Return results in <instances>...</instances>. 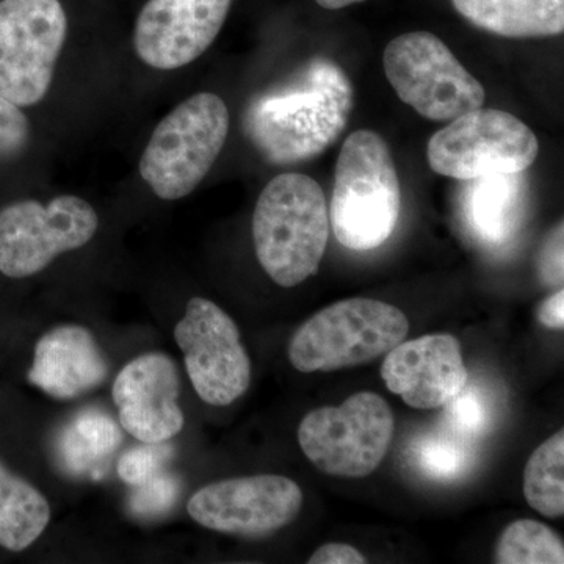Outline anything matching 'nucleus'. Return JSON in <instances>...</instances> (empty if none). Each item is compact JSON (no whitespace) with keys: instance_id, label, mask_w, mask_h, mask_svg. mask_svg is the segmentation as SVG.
<instances>
[{"instance_id":"f257e3e1","label":"nucleus","mask_w":564,"mask_h":564,"mask_svg":"<svg viewBox=\"0 0 564 564\" xmlns=\"http://www.w3.org/2000/svg\"><path fill=\"white\" fill-rule=\"evenodd\" d=\"M352 104L347 74L332 58L317 55L288 84L251 102L245 133L276 165L310 161L343 135Z\"/></svg>"},{"instance_id":"f03ea898","label":"nucleus","mask_w":564,"mask_h":564,"mask_svg":"<svg viewBox=\"0 0 564 564\" xmlns=\"http://www.w3.org/2000/svg\"><path fill=\"white\" fill-rule=\"evenodd\" d=\"M329 212L313 177L284 173L263 188L252 214L256 256L281 288L317 273L329 239Z\"/></svg>"},{"instance_id":"7ed1b4c3","label":"nucleus","mask_w":564,"mask_h":564,"mask_svg":"<svg viewBox=\"0 0 564 564\" xmlns=\"http://www.w3.org/2000/svg\"><path fill=\"white\" fill-rule=\"evenodd\" d=\"M402 192L386 141L372 131H356L337 159L329 225L348 250L369 251L392 236Z\"/></svg>"},{"instance_id":"20e7f679","label":"nucleus","mask_w":564,"mask_h":564,"mask_svg":"<svg viewBox=\"0 0 564 564\" xmlns=\"http://www.w3.org/2000/svg\"><path fill=\"white\" fill-rule=\"evenodd\" d=\"M408 333L410 322L399 307L372 299L344 300L293 333L289 361L303 373L350 369L388 355Z\"/></svg>"},{"instance_id":"39448f33","label":"nucleus","mask_w":564,"mask_h":564,"mask_svg":"<svg viewBox=\"0 0 564 564\" xmlns=\"http://www.w3.org/2000/svg\"><path fill=\"white\" fill-rule=\"evenodd\" d=\"M228 133L225 101L214 93H196L152 132L140 159L141 177L165 202L191 195L217 162Z\"/></svg>"},{"instance_id":"423d86ee","label":"nucleus","mask_w":564,"mask_h":564,"mask_svg":"<svg viewBox=\"0 0 564 564\" xmlns=\"http://www.w3.org/2000/svg\"><path fill=\"white\" fill-rule=\"evenodd\" d=\"M395 419L375 392L352 393L339 406L311 411L299 426V443L321 473L362 478L375 473L391 447Z\"/></svg>"},{"instance_id":"0eeeda50","label":"nucleus","mask_w":564,"mask_h":564,"mask_svg":"<svg viewBox=\"0 0 564 564\" xmlns=\"http://www.w3.org/2000/svg\"><path fill=\"white\" fill-rule=\"evenodd\" d=\"M383 65L399 98L426 120L452 121L485 104L484 85L433 33L411 32L392 40Z\"/></svg>"},{"instance_id":"6e6552de","label":"nucleus","mask_w":564,"mask_h":564,"mask_svg":"<svg viewBox=\"0 0 564 564\" xmlns=\"http://www.w3.org/2000/svg\"><path fill=\"white\" fill-rule=\"evenodd\" d=\"M540 144L532 129L502 110L475 109L455 118L429 143V163L441 176L459 181L524 173Z\"/></svg>"},{"instance_id":"1a4fd4ad","label":"nucleus","mask_w":564,"mask_h":564,"mask_svg":"<svg viewBox=\"0 0 564 564\" xmlns=\"http://www.w3.org/2000/svg\"><path fill=\"white\" fill-rule=\"evenodd\" d=\"M66 35L61 0H0V95L20 107L43 101Z\"/></svg>"},{"instance_id":"9d476101","label":"nucleus","mask_w":564,"mask_h":564,"mask_svg":"<svg viewBox=\"0 0 564 564\" xmlns=\"http://www.w3.org/2000/svg\"><path fill=\"white\" fill-rule=\"evenodd\" d=\"M98 228V214L79 196L11 203L0 210V273L24 280L43 272L63 252L91 242Z\"/></svg>"},{"instance_id":"9b49d317","label":"nucleus","mask_w":564,"mask_h":564,"mask_svg":"<svg viewBox=\"0 0 564 564\" xmlns=\"http://www.w3.org/2000/svg\"><path fill=\"white\" fill-rule=\"evenodd\" d=\"M185 369L199 399L210 406H229L251 384V359L239 326L218 304L195 296L174 328Z\"/></svg>"},{"instance_id":"f8f14e48","label":"nucleus","mask_w":564,"mask_h":564,"mask_svg":"<svg viewBox=\"0 0 564 564\" xmlns=\"http://www.w3.org/2000/svg\"><path fill=\"white\" fill-rule=\"evenodd\" d=\"M303 502L296 481L262 474L203 486L188 499L187 513L204 529L256 540L292 524Z\"/></svg>"},{"instance_id":"ddd939ff","label":"nucleus","mask_w":564,"mask_h":564,"mask_svg":"<svg viewBox=\"0 0 564 564\" xmlns=\"http://www.w3.org/2000/svg\"><path fill=\"white\" fill-rule=\"evenodd\" d=\"M232 0H150L133 32L137 55L155 69L182 68L202 57L220 33Z\"/></svg>"},{"instance_id":"4468645a","label":"nucleus","mask_w":564,"mask_h":564,"mask_svg":"<svg viewBox=\"0 0 564 564\" xmlns=\"http://www.w3.org/2000/svg\"><path fill=\"white\" fill-rule=\"evenodd\" d=\"M181 377L165 352L137 356L111 386L122 430L143 444L169 443L184 429Z\"/></svg>"},{"instance_id":"2eb2a0df","label":"nucleus","mask_w":564,"mask_h":564,"mask_svg":"<svg viewBox=\"0 0 564 564\" xmlns=\"http://www.w3.org/2000/svg\"><path fill=\"white\" fill-rule=\"evenodd\" d=\"M389 391L414 410L443 408L469 381L462 347L452 334H429L400 343L381 366Z\"/></svg>"},{"instance_id":"dca6fc26","label":"nucleus","mask_w":564,"mask_h":564,"mask_svg":"<svg viewBox=\"0 0 564 564\" xmlns=\"http://www.w3.org/2000/svg\"><path fill=\"white\" fill-rule=\"evenodd\" d=\"M110 367L95 334L82 325H61L36 343L29 383L55 400H74L106 383Z\"/></svg>"},{"instance_id":"f3484780","label":"nucleus","mask_w":564,"mask_h":564,"mask_svg":"<svg viewBox=\"0 0 564 564\" xmlns=\"http://www.w3.org/2000/svg\"><path fill=\"white\" fill-rule=\"evenodd\" d=\"M524 192L521 173L469 181L462 210L475 239L488 247L507 243L521 225Z\"/></svg>"},{"instance_id":"a211bd4d","label":"nucleus","mask_w":564,"mask_h":564,"mask_svg":"<svg viewBox=\"0 0 564 564\" xmlns=\"http://www.w3.org/2000/svg\"><path fill=\"white\" fill-rule=\"evenodd\" d=\"M481 31L507 39H536L564 31V0H452Z\"/></svg>"},{"instance_id":"6ab92c4d","label":"nucleus","mask_w":564,"mask_h":564,"mask_svg":"<svg viewBox=\"0 0 564 564\" xmlns=\"http://www.w3.org/2000/svg\"><path fill=\"white\" fill-rule=\"evenodd\" d=\"M51 505L32 484L0 462V547H31L51 522Z\"/></svg>"},{"instance_id":"aec40b11","label":"nucleus","mask_w":564,"mask_h":564,"mask_svg":"<svg viewBox=\"0 0 564 564\" xmlns=\"http://www.w3.org/2000/svg\"><path fill=\"white\" fill-rule=\"evenodd\" d=\"M121 443L122 433L117 421L93 408L77 414L63 433L61 454L65 466L74 473H80L113 454Z\"/></svg>"},{"instance_id":"412c9836","label":"nucleus","mask_w":564,"mask_h":564,"mask_svg":"<svg viewBox=\"0 0 564 564\" xmlns=\"http://www.w3.org/2000/svg\"><path fill=\"white\" fill-rule=\"evenodd\" d=\"M527 502L545 518L564 514V433L556 432L530 456L524 470Z\"/></svg>"},{"instance_id":"4be33fe9","label":"nucleus","mask_w":564,"mask_h":564,"mask_svg":"<svg viewBox=\"0 0 564 564\" xmlns=\"http://www.w3.org/2000/svg\"><path fill=\"white\" fill-rule=\"evenodd\" d=\"M410 458L415 469L430 480H458L473 466V441L444 426V430L415 437Z\"/></svg>"},{"instance_id":"5701e85b","label":"nucleus","mask_w":564,"mask_h":564,"mask_svg":"<svg viewBox=\"0 0 564 564\" xmlns=\"http://www.w3.org/2000/svg\"><path fill=\"white\" fill-rule=\"evenodd\" d=\"M500 564H563L562 538L543 522L519 519L507 527L496 545Z\"/></svg>"},{"instance_id":"b1692460","label":"nucleus","mask_w":564,"mask_h":564,"mask_svg":"<svg viewBox=\"0 0 564 564\" xmlns=\"http://www.w3.org/2000/svg\"><path fill=\"white\" fill-rule=\"evenodd\" d=\"M445 426L467 441L477 440L491 423V403L484 389L470 386L469 381L463 391L444 404Z\"/></svg>"},{"instance_id":"393cba45","label":"nucleus","mask_w":564,"mask_h":564,"mask_svg":"<svg viewBox=\"0 0 564 564\" xmlns=\"http://www.w3.org/2000/svg\"><path fill=\"white\" fill-rule=\"evenodd\" d=\"M173 454V447L166 443L144 444L143 447L132 448L121 456L117 473L126 485L135 488L162 474Z\"/></svg>"},{"instance_id":"a878e982","label":"nucleus","mask_w":564,"mask_h":564,"mask_svg":"<svg viewBox=\"0 0 564 564\" xmlns=\"http://www.w3.org/2000/svg\"><path fill=\"white\" fill-rule=\"evenodd\" d=\"M180 491V481L172 475L165 473L155 475L147 484L135 486V492L132 494L131 499V510L143 518L165 513L173 507Z\"/></svg>"},{"instance_id":"bb28decb","label":"nucleus","mask_w":564,"mask_h":564,"mask_svg":"<svg viewBox=\"0 0 564 564\" xmlns=\"http://www.w3.org/2000/svg\"><path fill=\"white\" fill-rule=\"evenodd\" d=\"M31 141V122L21 107L0 95V161L18 158Z\"/></svg>"},{"instance_id":"cd10ccee","label":"nucleus","mask_w":564,"mask_h":564,"mask_svg":"<svg viewBox=\"0 0 564 564\" xmlns=\"http://www.w3.org/2000/svg\"><path fill=\"white\" fill-rule=\"evenodd\" d=\"M563 223H560L545 239L543 248H541L540 261H538L541 280L551 288H558V285L562 288L563 285Z\"/></svg>"},{"instance_id":"c85d7f7f","label":"nucleus","mask_w":564,"mask_h":564,"mask_svg":"<svg viewBox=\"0 0 564 564\" xmlns=\"http://www.w3.org/2000/svg\"><path fill=\"white\" fill-rule=\"evenodd\" d=\"M366 556L348 544L332 543L322 545L310 558V564H364Z\"/></svg>"},{"instance_id":"c756f323","label":"nucleus","mask_w":564,"mask_h":564,"mask_svg":"<svg viewBox=\"0 0 564 564\" xmlns=\"http://www.w3.org/2000/svg\"><path fill=\"white\" fill-rule=\"evenodd\" d=\"M538 318L543 323L545 328L554 329V332H563L564 328V291L560 289L554 295L549 296L540 311H538Z\"/></svg>"},{"instance_id":"7c9ffc66","label":"nucleus","mask_w":564,"mask_h":564,"mask_svg":"<svg viewBox=\"0 0 564 564\" xmlns=\"http://www.w3.org/2000/svg\"><path fill=\"white\" fill-rule=\"evenodd\" d=\"M359 2H364V0H317L318 6L328 10H339Z\"/></svg>"}]
</instances>
